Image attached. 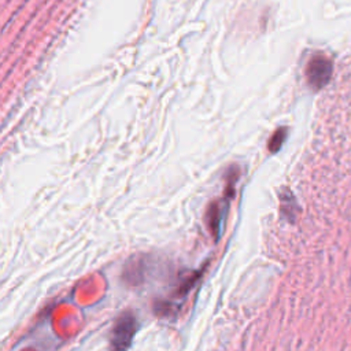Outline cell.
I'll use <instances>...</instances> for the list:
<instances>
[{
  "label": "cell",
  "instance_id": "obj_1",
  "mask_svg": "<svg viewBox=\"0 0 351 351\" xmlns=\"http://www.w3.org/2000/svg\"><path fill=\"white\" fill-rule=\"evenodd\" d=\"M137 332V318L133 313H122L111 330L110 350L111 351H128L132 346L134 335Z\"/></svg>",
  "mask_w": 351,
  "mask_h": 351
}]
</instances>
